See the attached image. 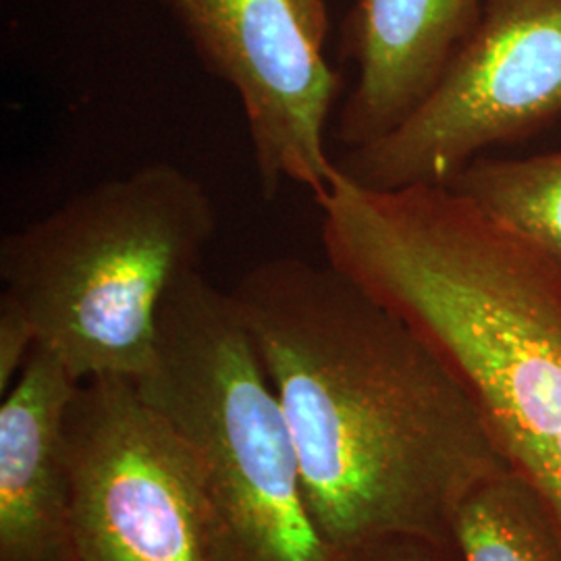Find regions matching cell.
I'll return each instance as SVG.
<instances>
[{
	"label": "cell",
	"instance_id": "11",
	"mask_svg": "<svg viewBox=\"0 0 561 561\" xmlns=\"http://www.w3.org/2000/svg\"><path fill=\"white\" fill-rule=\"evenodd\" d=\"M447 185L535 243L561 273V150L528 159H477Z\"/></svg>",
	"mask_w": 561,
	"mask_h": 561
},
{
	"label": "cell",
	"instance_id": "2",
	"mask_svg": "<svg viewBox=\"0 0 561 561\" xmlns=\"http://www.w3.org/2000/svg\"><path fill=\"white\" fill-rule=\"evenodd\" d=\"M324 261L412 324L561 530V273L449 185L321 196Z\"/></svg>",
	"mask_w": 561,
	"mask_h": 561
},
{
	"label": "cell",
	"instance_id": "12",
	"mask_svg": "<svg viewBox=\"0 0 561 561\" xmlns=\"http://www.w3.org/2000/svg\"><path fill=\"white\" fill-rule=\"evenodd\" d=\"M324 561H463L454 537L387 530L331 547Z\"/></svg>",
	"mask_w": 561,
	"mask_h": 561
},
{
	"label": "cell",
	"instance_id": "8",
	"mask_svg": "<svg viewBox=\"0 0 561 561\" xmlns=\"http://www.w3.org/2000/svg\"><path fill=\"white\" fill-rule=\"evenodd\" d=\"M62 362L34 347L0 403V561H71L67 414L78 393Z\"/></svg>",
	"mask_w": 561,
	"mask_h": 561
},
{
	"label": "cell",
	"instance_id": "6",
	"mask_svg": "<svg viewBox=\"0 0 561 561\" xmlns=\"http://www.w3.org/2000/svg\"><path fill=\"white\" fill-rule=\"evenodd\" d=\"M561 121V0H484L421 106L379 140L343 150L352 183L391 192L447 185L482 152Z\"/></svg>",
	"mask_w": 561,
	"mask_h": 561
},
{
	"label": "cell",
	"instance_id": "14",
	"mask_svg": "<svg viewBox=\"0 0 561 561\" xmlns=\"http://www.w3.org/2000/svg\"><path fill=\"white\" fill-rule=\"evenodd\" d=\"M298 13L310 32V36L317 44L324 46L327 32H329V15H327V2L324 0H296Z\"/></svg>",
	"mask_w": 561,
	"mask_h": 561
},
{
	"label": "cell",
	"instance_id": "9",
	"mask_svg": "<svg viewBox=\"0 0 561 561\" xmlns=\"http://www.w3.org/2000/svg\"><path fill=\"white\" fill-rule=\"evenodd\" d=\"M484 0H358L347 21L356 83L335 140L360 148L393 131L433 92L481 20Z\"/></svg>",
	"mask_w": 561,
	"mask_h": 561
},
{
	"label": "cell",
	"instance_id": "10",
	"mask_svg": "<svg viewBox=\"0 0 561 561\" xmlns=\"http://www.w3.org/2000/svg\"><path fill=\"white\" fill-rule=\"evenodd\" d=\"M451 537L463 561H561V530L537 493L507 466L458 503Z\"/></svg>",
	"mask_w": 561,
	"mask_h": 561
},
{
	"label": "cell",
	"instance_id": "3",
	"mask_svg": "<svg viewBox=\"0 0 561 561\" xmlns=\"http://www.w3.org/2000/svg\"><path fill=\"white\" fill-rule=\"evenodd\" d=\"M217 227L201 181L171 162H150L7 233L2 294L76 381H136L152 360L167 291L198 271Z\"/></svg>",
	"mask_w": 561,
	"mask_h": 561
},
{
	"label": "cell",
	"instance_id": "7",
	"mask_svg": "<svg viewBox=\"0 0 561 561\" xmlns=\"http://www.w3.org/2000/svg\"><path fill=\"white\" fill-rule=\"evenodd\" d=\"M204 67L238 96L264 198L285 183L319 196L337 171L327 127L340 81L296 0H159Z\"/></svg>",
	"mask_w": 561,
	"mask_h": 561
},
{
	"label": "cell",
	"instance_id": "1",
	"mask_svg": "<svg viewBox=\"0 0 561 561\" xmlns=\"http://www.w3.org/2000/svg\"><path fill=\"white\" fill-rule=\"evenodd\" d=\"M231 294L289 421L324 542L451 537L461 497L505 463L421 333L327 261L259 262Z\"/></svg>",
	"mask_w": 561,
	"mask_h": 561
},
{
	"label": "cell",
	"instance_id": "13",
	"mask_svg": "<svg viewBox=\"0 0 561 561\" xmlns=\"http://www.w3.org/2000/svg\"><path fill=\"white\" fill-rule=\"evenodd\" d=\"M36 331L20 304L0 294V393L18 381L25 362L36 347Z\"/></svg>",
	"mask_w": 561,
	"mask_h": 561
},
{
	"label": "cell",
	"instance_id": "4",
	"mask_svg": "<svg viewBox=\"0 0 561 561\" xmlns=\"http://www.w3.org/2000/svg\"><path fill=\"white\" fill-rule=\"evenodd\" d=\"M134 385L198 463L243 561L327 560L289 421L231 291L183 275Z\"/></svg>",
	"mask_w": 561,
	"mask_h": 561
},
{
	"label": "cell",
	"instance_id": "5",
	"mask_svg": "<svg viewBox=\"0 0 561 561\" xmlns=\"http://www.w3.org/2000/svg\"><path fill=\"white\" fill-rule=\"evenodd\" d=\"M67 454L71 561H243L198 463L134 381L80 382Z\"/></svg>",
	"mask_w": 561,
	"mask_h": 561
}]
</instances>
